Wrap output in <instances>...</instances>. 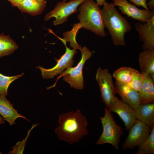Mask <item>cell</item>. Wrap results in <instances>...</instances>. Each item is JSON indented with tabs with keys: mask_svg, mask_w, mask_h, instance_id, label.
<instances>
[{
	"mask_svg": "<svg viewBox=\"0 0 154 154\" xmlns=\"http://www.w3.org/2000/svg\"><path fill=\"white\" fill-rule=\"evenodd\" d=\"M58 122L55 133L60 139L69 144L78 142L88 133L86 118L79 110L59 115Z\"/></svg>",
	"mask_w": 154,
	"mask_h": 154,
	"instance_id": "obj_1",
	"label": "cell"
},
{
	"mask_svg": "<svg viewBox=\"0 0 154 154\" xmlns=\"http://www.w3.org/2000/svg\"><path fill=\"white\" fill-rule=\"evenodd\" d=\"M103 6L102 15L104 26L108 31L113 44L125 46L124 36L131 30V25L118 12L113 3L106 1Z\"/></svg>",
	"mask_w": 154,
	"mask_h": 154,
	"instance_id": "obj_2",
	"label": "cell"
},
{
	"mask_svg": "<svg viewBox=\"0 0 154 154\" xmlns=\"http://www.w3.org/2000/svg\"><path fill=\"white\" fill-rule=\"evenodd\" d=\"M77 16L82 28L103 37L106 36L102 9L94 0H85L80 5Z\"/></svg>",
	"mask_w": 154,
	"mask_h": 154,
	"instance_id": "obj_3",
	"label": "cell"
},
{
	"mask_svg": "<svg viewBox=\"0 0 154 154\" xmlns=\"http://www.w3.org/2000/svg\"><path fill=\"white\" fill-rule=\"evenodd\" d=\"M104 116L100 118L103 127L102 132L96 144L110 143L118 150L120 138L123 134V130L116 122L112 112L107 108H104Z\"/></svg>",
	"mask_w": 154,
	"mask_h": 154,
	"instance_id": "obj_4",
	"label": "cell"
},
{
	"mask_svg": "<svg viewBox=\"0 0 154 154\" xmlns=\"http://www.w3.org/2000/svg\"><path fill=\"white\" fill-rule=\"evenodd\" d=\"M81 58L80 61L75 67H70L66 68L57 78L54 84L47 88V89L54 87L58 80L62 76L63 80L70 84V86L76 89L82 90L84 87L82 70L86 60L90 58L92 53L86 46L82 47L80 50Z\"/></svg>",
	"mask_w": 154,
	"mask_h": 154,
	"instance_id": "obj_5",
	"label": "cell"
},
{
	"mask_svg": "<svg viewBox=\"0 0 154 154\" xmlns=\"http://www.w3.org/2000/svg\"><path fill=\"white\" fill-rule=\"evenodd\" d=\"M84 0H70L68 2L63 1L58 2L54 9L45 15L44 20L47 21L51 18L54 17L55 20L53 23L55 25L62 24L68 21L69 15L78 11V7Z\"/></svg>",
	"mask_w": 154,
	"mask_h": 154,
	"instance_id": "obj_6",
	"label": "cell"
},
{
	"mask_svg": "<svg viewBox=\"0 0 154 154\" xmlns=\"http://www.w3.org/2000/svg\"><path fill=\"white\" fill-rule=\"evenodd\" d=\"M57 37L64 44L66 51L59 59L55 58L57 63L53 68L46 69L40 66L37 67V68L40 70L41 75L44 79L53 78L58 74H61L66 68L72 67L74 64L73 58L76 53L77 51L68 47L66 45V42L63 40L62 38L58 37Z\"/></svg>",
	"mask_w": 154,
	"mask_h": 154,
	"instance_id": "obj_7",
	"label": "cell"
},
{
	"mask_svg": "<svg viewBox=\"0 0 154 154\" xmlns=\"http://www.w3.org/2000/svg\"><path fill=\"white\" fill-rule=\"evenodd\" d=\"M96 79L100 87L102 100L108 108L115 96V87L112 76L107 69L97 68Z\"/></svg>",
	"mask_w": 154,
	"mask_h": 154,
	"instance_id": "obj_8",
	"label": "cell"
},
{
	"mask_svg": "<svg viewBox=\"0 0 154 154\" xmlns=\"http://www.w3.org/2000/svg\"><path fill=\"white\" fill-rule=\"evenodd\" d=\"M152 128L137 120L129 130L128 136L122 144V149H131L138 146L148 137Z\"/></svg>",
	"mask_w": 154,
	"mask_h": 154,
	"instance_id": "obj_9",
	"label": "cell"
},
{
	"mask_svg": "<svg viewBox=\"0 0 154 154\" xmlns=\"http://www.w3.org/2000/svg\"><path fill=\"white\" fill-rule=\"evenodd\" d=\"M111 112H115L123 122L125 129L129 131L137 120L135 110L129 105L115 96L108 108Z\"/></svg>",
	"mask_w": 154,
	"mask_h": 154,
	"instance_id": "obj_10",
	"label": "cell"
},
{
	"mask_svg": "<svg viewBox=\"0 0 154 154\" xmlns=\"http://www.w3.org/2000/svg\"><path fill=\"white\" fill-rule=\"evenodd\" d=\"M114 5L118 7L122 13L127 17L142 23L149 21L154 12L149 10L140 9L127 0H113Z\"/></svg>",
	"mask_w": 154,
	"mask_h": 154,
	"instance_id": "obj_11",
	"label": "cell"
},
{
	"mask_svg": "<svg viewBox=\"0 0 154 154\" xmlns=\"http://www.w3.org/2000/svg\"><path fill=\"white\" fill-rule=\"evenodd\" d=\"M134 26L140 40L143 42L142 49H154V15L149 21L146 23H136Z\"/></svg>",
	"mask_w": 154,
	"mask_h": 154,
	"instance_id": "obj_12",
	"label": "cell"
},
{
	"mask_svg": "<svg viewBox=\"0 0 154 154\" xmlns=\"http://www.w3.org/2000/svg\"><path fill=\"white\" fill-rule=\"evenodd\" d=\"M116 93L122 100L135 110L140 104L139 92L133 90L126 84L116 81Z\"/></svg>",
	"mask_w": 154,
	"mask_h": 154,
	"instance_id": "obj_13",
	"label": "cell"
},
{
	"mask_svg": "<svg viewBox=\"0 0 154 154\" xmlns=\"http://www.w3.org/2000/svg\"><path fill=\"white\" fill-rule=\"evenodd\" d=\"M6 96L0 95V115L5 121L8 122L10 125L15 124L16 119L18 118H23L28 121L29 120L19 114L14 108L13 104L6 98Z\"/></svg>",
	"mask_w": 154,
	"mask_h": 154,
	"instance_id": "obj_14",
	"label": "cell"
},
{
	"mask_svg": "<svg viewBox=\"0 0 154 154\" xmlns=\"http://www.w3.org/2000/svg\"><path fill=\"white\" fill-rule=\"evenodd\" d=\"M141 74H148L154 80V49L143 50L139 55Z\"/></svg>",
	"mask_w": 154,
	"mask_h": 154,
	"instance_id": "obj_15",
	"label": "cell"
},
{
	"mask_svg": "<svg viewBox=\"0 0 154 154\" xmlns=\"http://www.w3.org/2000/svg\"><path fill=\"white\" fill-rule=\"evenodd\" d=\"M135 110L137 120L152 127L154 125V102L140 104Z\"/></svg>",
	"mask_w": 154,
	"mask_h": 154,
	"instance_id": "obj_16",
	"label": "cell"
},
{
	"mask_svg": "<svg viewBox=\"0 0 154 154\" xmlns=\"http://www.w3.org/2000/svg\"><path fill=\"white\" fill-rule=\"evenodd\" d=\"M144 75L143 83L139 92L140 104L154 102V80L149 74Z\"/></svg>",
	"mask_w": 154,
	"mask_h": 154,
	"instance_id": "obj_17",
	"label": "cell"
},
{
	"mask_svg": "<svg viewBox=\"0 0 154 154\" xmlns=\"http://www.w3.org/2000/svg\"><path fill=\"white\" fill-rule=\"evenodd\" d=\"M46 4V1L38 3L33 0H23L16 7L22 12L33 16L40 14L44 9Z\"/></svg>",
	"mask_w": 154,
	"mask_h": 154,
	"instance_id": "obj_18",
	"label": "cell"
},
{
	"mask_svg": "<svg viewBox=\"0 0 154 154\" xmlns=\"http://www.w3.org/2000/svg\"><path fill=\"white\" fill-rule=\"evenodd\" d=\"M18 48L17 44L9 36L0 34V58L11 54Z\"/></svg>",
	"mask_w": 154,
	"mask_h": 154,
	"instance_id": "obj_19",
	"label": "cell"
},
{
	"mask_svg": "<svg viewBox=\"0 0 154 154\" xmlns=\"http://www.w3.org/2000/svg\"><path fill=\"white\" fill-rule=\"evenodd\" d=\"M138 71L130 67H123L115 71L113 76L116 81L127 84L131 82L134 75Z\"/></svg>",
	"mask_w": 154,
	"mask_h": 154,
	"instance_id": "obj_20",
	"label": "cell"
},
{
	"mask_svg": "<svg viewBox=\"0 0 154 154\" xmlns=\"http://www.w3.org/2000/svg\"><path fill=\"white\" fill-rule=\"evenodd\" d=\"M82 28L80 23L73 24L72 30L66 31L63 33L64 38L62 40L66 42H69L71 47L73 49H78L80 50L82 47L77 42L76 38L79 29Z\"/></svg>",
	"mask_w": 154,
	"mask_h": 154,
	"instance_id": "obj_21",
	"label": "cell"
},
{
	"mask_svg": "<svg viewBox=\"0 0 154 154\" xmlns=\"http://www.w3.org/2000/svg\"><path fill=\"white\" fill-rule=\"evenodd\" d=\"M138 149L134 154L154 153V125L151 133L145 140L138 146Z\"/></svg>",
	"mask_w": 154,
	"mask_h": 154,
	"instance_id": "obj_22",
	"label": "cell"
},
{
	"mask_svg": "<svg viewBox=\"0 0 154 154\" xmlns=\"http://www.w3.org/2000/svg\"><path fill=\"white\" fill-rule=\"evenodd\" d=\"M24 73L15 76H7L0 73V95L7 96L8 89L11 84L16 80L23 76Z\"/></svg>",
	"mask_w": 154,
	"mask_h": 154,
	"instance_id": "obj_23",
	"label": "cell"
},
{
	"mask_svg": "<svg viewBox=\"0 0 154 154\" xmlns=\"http://www.w3.org/2000/svg\"><path fill=\"white\" fill-rule=\"evenodd\" d=\"M144 77V74L138 71L134 75L131 82L126 84L139 92L143 83Z\"/></svg>",
	"mask_w": 154,
	"mask_h": 154,
	"instance_id": "obj_24",
	"label": "cell"
},
{
	"mask_svg": "<svg viewBox=\"0 0 154 154\" xmlns=\"http://www.w3.org/2000/svg\"><path fill=\"white\" fill-rule=\"evenodd\" d=\"M38 125V124L33 125L31 128L28 131L25 138L23 139L22 141H19L16 143L15 145L12 147L13 149L12 150L10 151L8 153L12 154H23L24 149V147L25 146V143L30 135V132L35 127Z\"/></svg>",
	"mask_w": 154,
	"mask_h": 154,
	"instance_id": "obj_25",
	"label": "cell"
},
{
	"mask_svg": "<svg viewBox=\"0 0 154 154\" xmlns=\"http://www.w3.org/2000/svg\"><path fill=\"white\" fill-rule=\"evenodd\" d=\"M133 4L138 6H141L144 9L149 10L147 5V0H129Z\"/></svg>",
	"mask_w": 154,
	"mask_h": 154,
	"instance_id": "obj_26",
	"label": "cell"
},
{
	"mask_svg": "<svg viewBox=\"0 0 154 154\" xmlns=\"http://www.w3.org/2000/svg\"><path fill=\"white\" fill-rule=\"evenodd\" d=\"M147 5L151 11L154 12V0H150L147 3Z\"/></svg>",
	"mask_w": 154,
	"mask_h": 154,
	"instance_id": "obj_27",
	"label": "cell"
},
{
	"mask_svg": "<svg viewBox=\"0 0 154 154\" xmlns=\"http://www.w3.org/2000/svg\"><path fill=\"white\" fill-rule=\"evenodd\" d=\"M11 3L13 6L16 7L17 5L22 2L23 0H11Z\"/></svg>",
	"mask_w": 154,
	"mask_h": 154,
	"instance_id": "obj_28",
	"label": "cell"
},
{
	"mask_svg": "<svg viewBox=\"0 0 154 154\" xmlns=\"http://www.w3.org/2000/svg\"><path fill=\"white\" fill-rule=\"evenodd\" d=\"M105 2L106 0H96V3L99 6L103 5Z\"/></svg>",
	"mask_w": 154,
	"mask_h": 154,
	"instance_id": "obj_29",
	"label": "cell"
},
{
	"mask_svg": "<svg viewBox=\"0 0 154 154\" xmlns=\"http://www.w3.org/2000/svg\"><path fill=\"white\" fill-rule=\"evenodd\" d=\"M5 122V120L0 115V124L3 123Z\"/></svg>",
	"mask_w": 154,
	"mask_h": 154,
	"instance_id": "obj_30",
	"label": "cell"
},
{
	"mask_svg": "<svg viewBox=\"0 0 154 154\" xmlns=\"http://www.w3.org/2000/svg\"><path fill=\"white\" fill-rule=\"evenodd\" d=\"M38 3H42L46 1V0H33Z\"/></svg>",
	"mask_w": 154,
	"mask_h": 154,
	"instance_id": "obj_31",
	"label": "cell"
},
{
	"mask_svg": "<svg viewBox=\"0 0 154 154\" xmlns=\"http://www.w3.org/2000/svg\"><path fill=\"white\" fill-rule=\"evenodd\" d=\"M7 0L8 1L10 2L11 3V0Z\"/></svg>",
	"mask_w": 154,
	"mask_h": 154,
	"instance_id": "obj_32",
	"label": "cell"
},
{
	"mask_svg": "<svg viewBox=\"0 0 154 154\" xmlns=\"http://www.w3.org/2000/svg\"><path fill=\"white\" fill-rule=\"evenodd\" d=\"M68 0H62L63 1H67Z\"/></svg>",
	"mask_w": 154,
	"mask_h": 154,
	"instance_id": "obj_33",
	"label": "cell"
}]
</instances>
